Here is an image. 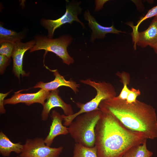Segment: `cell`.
I'll return each instance as SVG.
<instances>
[{
    "instance_id": "1",
    "label": "cell",
    "mask_w": 157,
    "mask_h": 157,
    "mask_svg": "<svg viewBox=\"0 0 157 157\" xmlns=\"http://www.w3.org/2000/svg\"><path fill=\"white\" fill-rule=\"evenodd\" d=\"M100 110L102 114L95 129L98 157H119L147 140L143 133L129 129L112 113Z\"/></svg>"
},
{
    "instance_id": "2",
    "label": "cell",
    "mask_w": 157,
    "mask_h": 157,
    "mask_svg": "<svg viewBox=\"0 0 157 157\" xmlns=\"http://www.w3.org/2000/svg\"><path fill=\"white\" fill-rule=\"evenodd\" d=\"M99 108L113 114L127 128L143 133L147 139L157 138V115L151 105L137 100L128 103L116 96L103 101Z\"/></svg>"
},
{
    "instance_id": "3",
    "label": "cell",
    "mask_w": 157,
    "mask_h": 157,
    "mask_svg": "<svg viewBox=\"0 0 157 157\" xmlns=\"http://www.w3.org/2000/svg\"><path fill=\"white\" fill-rule=\"evenodd\" d=\"M101 114L99 109L82 114L75 118L68 130L76 143L88 147L94 146L95 129Z\"/></svg>"
},
{
    "instance_id": "4",
    "label": "cell",
    "mask_w": 157,
    "mask_h": 157,
    "mask_svg": "<svg viewBox=\"0 0 157 157\" xmlns=\"http://www.w3.org/2000/svg\"><path fill=\"white\" fill-rule=\"evenodd\" d=\"M81 83L89 85L95 88L97 91L95 97L85 104L79 102L76 103L80 108L78 111L68 116L62 115L64 121L63 125L66 126L69 124L78 115L82 114L99 109L98 108L101 103L103 100L116 97V93L113 86L110 83L105 81L96 82L88 78L80 81Z\"/></svg>"
},
{
    "instance_id": "5",
    "label": "cell",
    "mask_w": 157,
    "mask_h": 157,
    "mask_svg": "<svg viewBox=\"0 0 157 157\" xmlns=\"http://www.w3.org/2000/svg\"><path fill=\"white\" fill-rule=\"evenodd\" d=\"M35 44L29 50V52L40 50L46 52L55 53L61 58L63 63L69 65L74 62L68 54L67 48L71 43L72 39L68 35H64L58 38H50L45 35H38L34 37Z\"/></svg>"
},
{
    "instance_id": "6",
    "label": "cell",
    "mask_w": 157,
    "mask_h": 157,
    "mask_svg": "<svg viewBox=\"0 0 157 157\" xmlns=\"http://www.w3.org/2000/svg\"><path fill=\"white\" fill-rule=\"evenodd\" d=\"M81 2L73 1H66V10L65 13L61 17L56 20L46 19L42 18L40 20L41 25L48 31L47 37L52 38L55 30L67 23L72 24L75 21L79 23L83 28L85 27L83 23L78 17L81 13L82 9L79 6Z\"/></svg>"
},
{
    "instance_id": "7",
    "label": "cell",
    "mask_w": 157,
    "mask_h": 157,
    "mask_svg": "<svg viewBox=\"0 0 157 157\" xmlns=\"http://www.w3.org/2000/svg\"><path fill=\"white\" fill-rule=\"evenodd\" d=\"M63 149L62 146L58 148L47 146L44 139L40 137L26 139L20 157H58Z\"/></svg>"
},
{
    "instance_id": "8",
    "label": "cell",
    "mask_w": 157,
    "mask_h": 157,
    "mask_svg": "<svg viewBox=\"0 0 157 157\" xmlns=\"http://www.w3.org/2000/svg\"><path fill=\"white\" fill-rule=\"evenodd\" d=\"M20 91L15 92L11 97L4 99V104L13 105L22 103L29 106L34 103H38L43 106L50 92L41 89L34 93L23 94L21 93Z\"/></svg>"
},
{
    "instance_id": "9",
    "label": "cell",
    "mask_w": 157,
    "mask_h": 157,
    "mask_svg": "<svg viewBox=\"0 0 157 157\" xmlns=\"http://www.w3.org/2000/svg\"><path fill=\"white\" fill-rule=\"evenodd\" d=\"M35 44L34 40L26 42L19 41L15 43L11 56L13 59L12 71L19 79L20 75L22 76H28L29 75L28 73H26L23 69V58L25 52L33 47Z\"/></svg>"
},
{
    "instance_id": "10",
    "label": "cell",
    "mask_w": 157,
    "mask_h": 157,
    "mask_svg": "<svg viewBox=\"0 0 157 157\" xmlns=\"http://www.w3.org/2000/svg\"><path fill=\"white\" fill-rule=\"evenodd\" d=\"M59 90L57 89L51 91L43 106L42 112L41 119L45 121L48 119L51 110L56 107L61 108L65 115L68 116L74 113L71 105L65 103L58 95Z\"/></svg>"
},
{
    "instance_id": "11",
    "label": "cell",
    "mask_w": 157,
    "mask_h": 157,
    "mask_svg": "<svg viewBox=\"0 0 157 157\" xmlns=\"http://www.w3.org/2000/svg\"><path fill=\"white\" fill-rule=\"evenodd\" d=\"M132 39L135 49L136 45L144 48L148 46L151 47L155 44L157 42V16L154 17L147 28L138 32Z\"/></svg>"
},
{
    "instance_id": "12",
    "label": "cell",
    "mask_w": 157,
    "mask_h": 157,
    "mask_svg": "<svg viewBox=\"0 0 157 157\" xmlns=\"http://www.w3.org/2000/svg\"><path fill=\"white\" fill-rule=\"evenodd\" d=\"M84 17L85 19L88 22V26L92 31L90 39V41L92 42L96 39H104L106 35L108 33L119 34L120 33H126L117 29L113 24L110 27L100 25L91 15L88 10L84 12Z\"/></svg>"
},
{
    "instance_id": "13",
    "label": "cell",
    "mask_w": 157,
    "mask_h": 157,
    "mask_svg": "<svg viewBox=\"0 0 157 157\" xmlns=\"http://www.w3.org/2000/svg\"><path fill=\"white\" fill-rule=\"evenodd\" d=\"M52 72L55 77L53 80L47 83L40 81L37 83L33 88H39L50 92L57 90L60 87L63 86L70 88L75 93L78 92V88L79 87V84L73 80H66L63 76L59 74L57 69L52 70Z\"/></svg>"
},
{
    "instance_id": "14",
    "label": "cell",
    "mask_w": 157,
    "mask_h": 157,
    "mask_svg": "<svg viewBox=\"0 0 157 157\" xmlns=\"http://www.w3.org/2000/svg\"><path fill=\"white\" fill-rule=\"evenodd\" d=\"M51 117L52 122L48 134L44 139L46 144L50 147L53 140L57 136L66 135L69 133L68 128L62 124L63 118L62 115L53 110L52 111Z\"/></svg>"
},
{
    "instance_id": "15",
    "label": "cell",
    "mask_w": 157,
    "mask_h": 157,
    "mask_svg": "<svg viewBox=\"0 0 157 157\" xmlns=\"http://www.w3.org/2000/svg\"><path fill=\"white\" fill-rule=\"evenodd\" d=\"M23 144L20 142L14 143L2 131L0 132V153L3 157L10 156L11 153L14 152L18 154L22 152Z\"/></svg>"
},
{
    "instance_id": "16",
    "label": "cell",
    "mask_w": 157,
    "mask_h": 157,
    "mask_svg": "<svg viewBox=\"0 0 157 157\" xmlns=\"http://www.w3.org/2000/svg\"><path fill=\"white\" fill-rule=\"evenodd\" d=\"M26 36L24 31L17 32L4 27L1 22L0 24V43L8 42L15 43L21 41Z\"/></svg>"
},
{
    "instance_id": "17",
    "label": "cell",
    "mask_w": 157,
    "mask_h": 157,
    "mask_svg": "<svg viewBox=\"0 0 157 157\" xmlns=\"http://www.w3.org/2000/svg\"><path fill=\"white\" fill-rule=\"evenodd\" d=\"M153 154V153L147 148L146 140L129 149L122 157H151Z\"/></svg>"
},
{
    "instance_id": "18",
    "label": "cell",
    "mask_w": 157,
    "mask_h": 157,
    "mask_svg": "<svg viewBox=\"0 0 157 157\" xmlns=\"http://www.w3.org/2000/svg\"><path fill=\"white\" fill-rule=\"evenodd\" d=\"M73 157H98L97 148L95 146L90 147L76 143L74 147Z\"/></svg>"
},
{
    "instance_id": "19",
    "label": "cell",
    "mask_w": 157,
    "mask_h": 157,
    "mask_svg": "<svg viewBox=\"0 0 157 157\" xmlns=\"http://www.w3.org/2000/svg\"><path fill=\"white\" fill-rule=\"evenodd\" d=\"M157 16V5L153 7L149 10L147 14L143 17H141L140 19L137 22L136 25L134 26L132 23L129 22L127 24L130 26L132 28L133 31L131 33L132 38H134L138 32V28L140 24L145 20L155 17Z\"/></svg>"
},
{
    "instance_id": "20",
    "label": "cell",
    "mask_w": 157,
    "mask_h": 157,
    "mask_svg": "<svg viewBox=\"0 0 157 157\" xmlns=\"http://www.w3.org/2000/svg\"><path fill=\"white\" fill-rule=\"evenodd\" d=\"M117 74L118 76L121 78L123 84L122 89L119 95L117 97L120 99L125 100L130 90L127 86V85L129 83L130 78L128 76V74L125 72H123L121 74Z\"/></svg>"
},
{
    "instance_id": "21",
    "label": "cell",
    "mask_w": 157,
    "mask_h": 157,
    "mask_svg": "<svg viewBox=\"0 0 157 157\" xmlns=\"http://www.w3.org/2000/svg\"><path fill=\"white\" fill-rule=\"evenodd\" d=\"M15 43L8 42L0 43V54L10 58L14 49Z\"/></svg>"
},
{
    "instance_id": "22",
    "label": "cell",
    "mask_w": 157,
    "mask_h": 157,
    "mask_svg": "<svg viewBox=\"0 0 157 157\" xmlns=\"http://www.w3.org/2000/svg\"><path fill=\"white\" fill-rule=\"evenodd\" d=\"M140 94L139 90L132 88L130 90L126 101L128 103H132L135 102L137 97Z\"/></svg>"
},
{
    "instance_id": "23",
    "label": "cell",
    "mask_w": 157,
    "mask_h": 157,
    "mask_svg": "<svg viewBox=\"0 0 157 157\" xmlns=\"http://www.w3.org/2000/svg\"><path fill=\"white\" fill-rule=\"evenodd\" d=\"M10 58H9L4 55L0 54V73L2 74L9 64Z\"/></svg>"
},
{
    "instance_id": "24",
    "label": "cell",
    "mask_w": 157,
    "mask_h": 157,
    "mask_svg": "<svg viewBox=\"0 0 157 157\" xmlns=\"http://www.w3.org/2000/svg\"><path fill=\"white\" fill-rule=\"evenodd\" d=\"M11 90L6 93H0V113L4 114L6 113V110L4 106V98L6 97L12 91Z\"/></svg>"
},
{
    "instance_id": "25",
    "label": "cell",
    "mask_w": 157,
    "mask_h": 157,
    "mask_svg": "<svg viewBox=\"0 0 157 157\" xmlns=\"http://www.w3.org/2000/svg\"><path fill=\"white\" fill-rule=\"evenodd\" d=\"M151 47L153 49L155 52L157 54V42L153 46Z\"/></svg>"
},
{
    "instance_id": "26",
    "label": "cell",
    "mask_w": 157,
    "mask_h": 157,
    "mask_svg": "<svg viewBox=\"0 0 157 157\" xmlns=\"http://www.w3.org/2000/svg\"><path fill=\"white\" fill-rule=\"evenodd\" d=\"M122 155L121 156H119V157H122Z\"/></svg>"
},
{
    "instance_id": "27",
    "label": "cell",
    "mask_w": 157,
    "mask_h": 157,
    "mask_svg": "<svg viewBox=\"0 0 157 157\" xmlns=\"http://www.w3.org/2000/svg\"><path fill=\"white\" fill-rule=\"evenodd\" d=\"M19 157V156H17V157Z\"/></svg>"
}]
</instances>
